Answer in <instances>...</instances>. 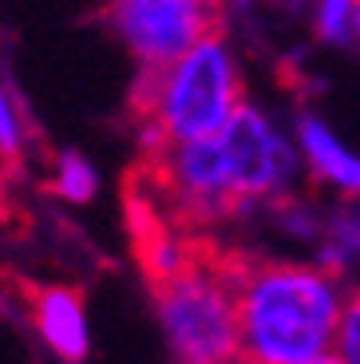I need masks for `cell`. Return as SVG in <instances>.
<instances>
[{
    "label": "cell",
    "instance_id": "1",
    "mask_svg": "<svg viewBox=\"0 0 360 364\" xmlns=\"http://www.w3.org/2000/svg\"><path fill=\"white\" fill-rule=\"evenodd\" d=\"M242 364H309L337 345L333 273L289 262H234Z\"/></svg>",
    "mask_w": 360,
    "mask_h": 364
},
{
    "label": "cell",
    "instance_id": "10",
    "mask_svg": "<svg viewBox=\"0 0 360 364\" xmlns=\"http://www.w3.org/2000/svg\"><path fill=\"white\" fill-rule=\"evenodd\" d=\"M352 9L356 0H317L313 9V28L324 44H349L352 40Z\"/></svg>",
    "mask_w": 360,
    "mask_h": 364
},
{
    "label": "cell",
    "instance_id": "2",
    "mask_svg": "<svg viewBox=\"0 0 360 364\" xmlns=\"http://www.w3.org/2000/svg\"><path fill=\"white\" fill-rule=\"evenodd\" d=\"M242 103L238 60L214 28L182 55H174L171 64L143 72V83L135 91L139 143L159 155L171 143L218 135Z\"/></svg>",
    "mask_w": 360,
    "mask_h": 364
},
{
    "label": "cell",
    "instance_id": "7",
    "mask_svg": "<svg viewBox=\"0 0 360 364\" xmlns=\"http://www.w3.org/2000/svg\"><path fill=\"white\" fill-rule=\"evenodd\" d=\"M28 321L36 341L63 364H83L91 353L88 305L72 285H44L28 301Z\"/></svg>",
    "mask_w": 360,
    "mask_h": 364
},
{
    "label": "cell",
    "instance_id": "15",
    "mask_svg": "<svg viewBox=\"0 0 360 364\" xmlns=\"http://www.w3.org/2000/svg\"><path fill=\"white\" fill-rule=\"evenodd\" d=\"M309 364H344V360H341V356H329V353H324V356H317V360H309Z\"/></svg>",
    "mask_w": 360,
    "mask_h": 364
},
{
    "label": "cell",
    "instance_id": "9",
    "mask_svg": "<svg viewBox=\"0 0 360 364\" xmlns=\"http://www.w3.org/2000/svg\"><path fill=\"white\" fill-rule=\"evenodd\" d=\"M52 191L60 194L63 202L72 206H88L95 194H100V171L88 155L80 151H63L55 159V171H52Z\"/></svg>",
    "mask_w": 360,
    "mask_h": 364
},
{
    "label": "cell",
    "instance_id": "12",
    "mask_svg": "<svg viewBox=\"0 0 360 364\" xmlns=\"http://www.w3.org/2000/svg\"><path fill=\"white\" fill-rule=\"evenodd\" d=\"M24 115H20L16 100H12V91L4 87V80H0V155H20L24 151Z\"/></svg>",
    "mask_w": 360,
    "mask_h": 364
},
{
    "label": "cell",
    "instance_id": "6",
    "mask_svg": "<svg viewBox=\"0 0 360 364\" xmlns=\"http://www.w3.org/2000/svg\"><path fill=\"white\" fill-rule=\"evenodd\" d=\"M218 135H222L226 155H230L234 191L245 206L273 202L293 186V178H297V146L281 135V127L265 111H258L253 103H242Z\"/></svg>",
    "mask_w": 360,
    "mask_h": 364
},
{
    "label": "cell",
    "instance_id": "8",
    "mask_svg": "<svg viewBox=\"0 0 360 364\" xmlns=\"http://www.w3.org/2000/svg\"><path fill=\"white\" fill-rule=\"evenodd\" d=\"M297 151L305 155V163L313 166L317 178L333 182L349 194H360V159L317 115L297 119Z\"/></svg>",
    "mask_w": 360,
    "mask_h": 364
},
{
    "label": "cell",
    "instance_id": "11",
    "mask_svg": "<svg viewBox=\"0 0 360 364\" xmlns=\"http://www.w3.org/2000/svg\"><path fill=\"white\" fill-rule=\"evenodd\" d=\"M273 210H277V226L289 230L293 237H301V242H317V237L324 234L321 214H317L313 206H305V202H289L285 194H281V198H273Z\"/></svg>",
    "mask_w": 360,
    "mask_h": 364
},
{
    "label": "cell",
    "instance_id": "13",
    "mask_svg": "<svg viewBox=\"0 0 360 364\" xmlns=\"http://www.w3.org/2000/svg\"><path fill=\"white\" fill-rule=\"evenodd\" d=\"M337 356L344 364H360V293H352L337 321Z\"/></svg>",
    "mask_w": 360,
    "mask_h": 364
},
{
    "label": "cell",
    "instance_id": "5",
    "mask_svg": "<svg viewBox=\"0 0 360 364\" xmlns=\"http://www.w3.org/2000/svg\"><path fill=\"white\" fill-rule=\"evenodd\" d=\"M107 20L143 72L171 64L218 28L210 0H107Z\"/></svg>",
    "mask_w": 360,
    "mask_h": 364
},
{
    "label": "cell",
    "instance_id": "3",
    "mask_svg": "<svg viewBox=\"0 0 360 364\" xmlns=\"http://www.w3.org/2000/svg\"><path fill=\"white\" fill-rule=\"evenodd\" d=\"M151 293L171 364H242L234 262L194 250L179 273L151 282Z\"/></svg>",
    "mask_w": 360,
    "mask_h": 364
},
{
    "label": "cell",
    "instance_id": "14",
    "mask_svg": "<svg viewBox=\"0 0 360 364\" xmlns=\"http://www.w3.org/2000/svg\"><path fill=\"white\" fill-rule=\"evenodd\" d=\"M352 36L360 40V0H356V9H352Z\"/></svg>",
    "mask_w": 360,
    "mask_h": 364
},
{
    "label": "cell",
    "instance_id": "4",
    "mask_svg": "<svg viewBox=\"0 0 360 364\" xmlns=\"http://www.w3.org/2000/svg\"><path fill=\"white\" fill-rule=\"evenodd\" d=\"M154 182H159L162 198L171 202L182 218L194 222L230 218V214L250 210L234 191V171H230L222 135L162 146L154 155Z\"/></svg>",
    "mask_w": 360,
    "mask_h": 364
},
{
    "label": "cell",
    "instance_id": "16",
    "mask_svg": "<svg viewBox=\"0 0 360 364\" xmlns=\"http://www.w3.org/2000/svg\"><path fill=\"white\" fill-rule=\"evenodd\" d=\"M210 4H214V9H218V16H222V12L230 9V4H234V0H210Z\"/></svg>",
    "mask_w": 360,
    "mask_h": 364
}]
</instances>
